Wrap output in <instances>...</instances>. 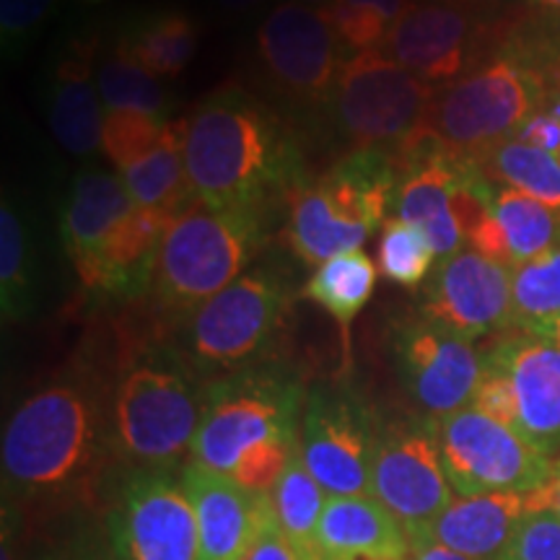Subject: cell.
Instances as JSON below:
<instances>
[{
	"label": "cell",
	"mask_w": 560,
	"mask_h": 560,
	"mask_svg": "<svg viewBox=\"0 0 560 560\" xmlns=\"http://www.w3.org/2000/svg\"><path fill=\"white\" fill-rule=\"evenodd\" d=\"M187 501L198 524L202 560H242L255 540L262 499L244 490L231 475L187 462L179 472Z\"/></svg>",
	"instance_id": "cell-19"
},
{
	"label": "cell",
	"mask_w": 560,
	"mask_h": 560,
	"mask_svg": "<svg viewBox=\"0 0 560 560\" xmlns=\"http://www.w3.org/2000/svg\"><path fill=\"white\" fill-rule=\"evenodd\" d=\"M550 73L552 66L535 50L506 47L462 79L436 89L416 140H429L452 159H480L542 112Z\"/></svg>",
	"instance_id": "cell-3"
},
{
	"label": "cell",
	"mask_w": 560,
	"mask_h": 560,
	"mask_svg": "<svg viewBox=\"0 0 560 560\" xmlns=\"http://www.w3.org/2000/svg\"><path fill=\"white\" fill-rule=\"evenodd\" d=\"M408 560H472V558L444 548V545L433 542V540H429V537H416V540H410Z\"/></svg>",
	"instance_id": "cell-43"
},
{
	"label": "cell",
	"mask_w": 560,
	"mask_h": 560,
	"mask_svg": "<svg viewBox=\"0 0 560 560\" xmlns=\"http://www.w3.org/2000/svg\"><path fill=\"white\" fill-rule=\"evenodd\" d=\"M262 244V210L210 208L192 198L161 236L151 291L172 312H195L244 276Z\"/></svg>",
	"instance_id": "cell-5"
},
{
	"label": "cell",
	"mask_w": 560,
	"mask_h": 560,
	"mask_svg": "<svg viewBox=\"0 0 560 560\" xmlns=\"http://www.w3.org/2000/svg\"><path fill=\"white\" fill-rule=\"evenodd\" d=\"M170 122L164 117L140 115V112H107L102 138L104 156L122 174L156 149Z\"/></svg>",
	"instance_id": "cell-36"
},
{
	"label": "cell",
	"mask_w": 560,
	"mask_h": 560,
	"mask_svg": "<svg viewBox=\"0 0 560 560\" xmlns=\"http://www.w3.org/2000/svg\"><path fill=\"white\" fill-rule=\"evenodd\" d=\"M480 32V19L465 5L412 0L392 26L382 50L439 89L475 68Z\"/></svg>",
	"instance_id": "cell-17"
},
{
	"label": "cell",
	"mask_w": 560,
	"mask_h": 560,
	"mask_svg": "<svg viewBox=\"0 0 560 560\" xmlns=\"http://www.w3.org/2000/svg\"><path fill=\"white\" fill-rule=\"evenodd\" d=\"M560 317V247L514 270V327L540 330Z\"/></svg>",
	"instance_id": "cell-35"
},
{
	"label": "cell",
	"mask_w": 560,
	"mask_h": 560,
	"mask_svg": "<svg viewBox=\"0 0 560 560\" xmlns=\"http://www.w3.org/2000/svg\"><path fill=\"white\" fill-rule=\"evenodd\" d=\"M369 495L402 524L408 537L425 532L457 499L444 457L436 420H400L380 429Z\"/></svg>",
	"instance_id": "cell-13"
},
{
	"label": "cell",
	"mask_w": 560,
	"mask_h": 560,
	"mask_svg": "<svg viewBox=\"0 0 560 560\" xmlns=\"http://www.w3.org/2000/svg\"><path fill=\"white\" fill-rule=\"evenodd\" d=\"M418 314L467 340L514 330V270L475 249H459L433 268Z\"/></svg>",
	"instance_id": "cell-16"
},
{
	"label": "cell",
	"mask_w": 560,
	"mask_h": 560,
	"mask_svg": "<svg viewBox=\"0 0 560 560\" xmlns=\"http://www.w3.org/2000/svg\"><path fill=\"white\" fill-rule=\"evenodd\" d=\"M32 257L24 221L9 198L0 202V306L5 322L32 312Z\"/></svg>",
	"instance_id": "cell-32"
},
{
	"label": "cell",
	"mask_w": 560,
	"mask_h": 560,
	"mask_svg": "<svg viewBox=\"0 0 560 560\" xmlns=\"http://www.w3.org/2000/svg\"><path fill=\"white\" fill-rule=\"evenodd\" d=\"M376 257H380L382 276L408 291L423 289L433 272V262L439 260L425 231L397 215L384 221Z\"/></svg>",
	"instance_id": "cell-33"
},
{
	"label": "cell",
	"mask_w": 560,
	"mask_h": 560,
	"mask_svg": "<svg viewBox=\"0 0 560 560\" xmlns=\"http://www.w3.org/2000/svg\"><path fill=\"white\" fill-rule=\"evenodd\" d=\"M198 24L185 11H156L130 21L117 47L153 79H177L198 52Z\"/></svg>",
	"instance_id": "cell-26"
},
{
	"label": "cell",
	"mask_w": 560,
	"mask_h": 560,
	"mask_svg": "<svg viewBox=\"0 0 560 560\" xmlns=\"http://www.w3.org/2000/svg\"><path fill=\"white\" fill-rule=\"evenodd\" d=\"M317 545L325 560H405L408 532L374 495H330Z\"/></svg>",
	"instance_id": "cell-23"
},
{
	"label": "cell",
	"mask_w": 560,
	"mask_h": 560,
	"mask_svg": "<svg viewBox=\"0 0 560 560\" xmlns=\"http://www.w3.org/2000/svg\"><path fill=\"white\" fill-rule=\"evenodd\" d=\"M86 3H100V0H86Z\"/></svg>",
	"instance_id": "cell-50"
},
{
	"label": "cell",
	"mask_w": 560,
	"mask_h": 560,
	"mask_svg": "<svg viewBox=\"0 0 560 560\" xmlns=\"http://www.w3.org/2000/svg\"><path fill=\"white\" fill-rule=\"evenodd\" d=\"M37 560H115V558H112L109 542L96 540V537H73V540L55 545L52 550L42 552Z\"/></svg>",
	"instance_id": "cell-42"
},
{
	"label": "cell",
	"mask_w": 560,
	"mask_h": 560,
	"mask_svg": "<svg viewBox=\"0 0 560 560\" xmlns=\"http://www.w3.org/2000/svg\"><path fill=\"white\" fill-rule=\"evenodd\" d=\"M96 83L107 112H140V115L164 117L170 120V96L159 79H153L149 70L132 62L120 47L107 55L96 70Z\"/></svg>",
	"instance_id": "cell-31"
},
{
	"label": "cell",
	"mask_w": 560,
	"mask_h": 560,
	"mask_svg": "<svg viewBox=\"0 0 560 560\" xmlns=\"http://www.w3.org/2000/svg\"><path fill=\"white\" fill-rule=\"evenodd\" d=\"M472 408L520 431L542 454L560 457V346L548 335L506 330L482 350Z\"/></svg>",
	"instance_id": "cell-7"
},
{
	"label": "cell",
	"mask_w": 560,
	"mask_h": 560,
	"mask_svg": "<svg viewBox=\"0 0 560 560\" xmlns=\"http://www.w3.org/2000/svg\"><path fill=\"white\" fill-rule=\"evenodd\" d=\"M392 156L400 170V185L392 206L395 215L425 231L439 260L457 255L465 244L452 210V187L457 179L459 159L446 156L423 138L412 140Z\"/></svg>",
	"instance_id": "cell-18"
},
{
	"label": "cell",
	"mask_w": 560,
	"mask_h": 560,
	"mask_svg": "<svg viewBox=\"0 0 560 560\" xmlns=\"http://www.w3.org/2000/svg\"><path fill=\"white\" fill-rule=\"evenodd\" d=\"M405 560H408V558H405Z\"/></svg>",
	"instance_id": "cell-52"
},
{
	"label": "cell",
	"mask_w": 560,
	"mask_h": 560,
	"mask_svg": "<svg viewBox=\"0 0 560 560\" xmlns=\"http://www.w3.org/2000/svg\"><path fill=\"white\" fill-rule=\"evenodd\" d=\"M327 499H330L327 490L314 480V475L310 470H306L304 459H301V454L296 450V454H293L289 462V467H285V472L280 475V480L276 482V488L270 490V506L285 535H289L299 548L314 552V556H322L317 545V529L322 511L327 506Z\"/></svg>",
	"instance_id": "cell-30"
},
{
	"label": "cell",
	"mask_w": 560,
	"mask_h": 560,
	"mask_svg": "<svg viewBox=\"0 0 560 560\" xmlns=\"http://www.w3.org/2000/svg\"><path fill=\"white\" fill-rule=\"evenodd\" d=\"M392 361L402 389L425 418L472 405L482 380V350L423 314L392 327Z\"/></svg>",
	"instance_id": "cell-15"
},
{
	"label": "cell",
	"mask_w": 560,
	"mask_h": 560,
	"mask_svg": "<svg viewBox=\"0 0 560 560\" xmlns=\"http://www.w3.org/2000/svg\"><path fill=\"white\" fill-rule=\"evenodd\" d=\"M96 42H75L58 62L50 89V130L68 156L89 159L102 149L104 109L94 75Z\"/></svg>",
	"instance_id": "cell-22"
},
{
	"label": "cell",
	"mask_w": 560,
	"mask_h": 560,
	"mask_svg": "<svg viewBox=\"0 0 560 560\" xmlns=\"http://www.w3.org/2000/svg\"><path fill=\"white\" fill-rule=\"evenodd\" d=\"M185 166L192 195L210 208L262 210L301 185L296 140L242 86L215 91L187 117Z\"/></svg>",
	"instance_id": "cell-1"
},
{
	"label": "cell",
	"mask_w": 560,
	"mask_h": 560,
	"mask_svg": "<svg viewBox=\"0 0 560 560\" xmlns=\"http://www.w3.org/2000/svg\"><path fill=\"white\" fill-rule=\"evenodd\" d=\"M412 0H332L330 16L342 50L348 55L382 50L392 26Z\"/></svg>",
	"instance_id": "cell-34"
},
{
	"label": "cell",
	"mask_w": 560,
	"mask_h": 560,
	"mask_svg": "<svg viewBox=\"0 0 560 560\" xmlns=\"http://www.w3.org/2000/svg\"><path fill=\"white\" fill-rule=\"evenodd\" d=\"M299 450V439H270L265 444L252 446L249 452L242 454L236 467L231 470V478L244 490L255 495H270L276 488L280 475L285 472L293 454Z\"/></svg>",
	"instance_id": "cell-37"
},
{
	"label": "cell",
	"mask_w": 560,
	"mask_h": 560,
	"mask_svg": "<svg viewBox=\"0 0 560 560\" xmlns=\"http://www.w3.org/2000/svg\"><path fill=\"white\" fill-rule=\"evenodd\" d=\"M291 289L276 270L255 268L192 312L185 359L195 374H223L262 363L283 330Z\"/></svg>",
	"instance_id": "cell-8"
},
{
	"label": "cell",
	"mask_w": 560,
	"mask_h": 560,
	"mask_svg": "<svg viewBox=\"0 0 560 560\" xmlns=\"http://www.w3.org/2000/svg\"><path fill=\"white\" fill-rule=\"evenodd\" d=\"M120 177L136 206L177 215L195 198L185 166V120H172L156 149Z\"/></svg>",
	"instance_id": "cell-27"
},
{
	"label": "cell",
	"mask_w": 560,
	"mask_h": 560,
	"mask_svg": "<svg viewBox=\"0 0 560 560\" xmlns=\"http://www.w3.org/2000/svg\"><path fill=\"white\" fill-rule=\"evenodd\" d=\"M514 138L560 159V122L556 117H550L548 112H537L535 117H529Z\"/></svg>",
	"instance_id": "cell-41"
},
{
	"label": "cell",
	"mask_w": 560,
	"mask_h": 560,
	"mask_svg": "<svg viewBox=\"0 0 560 560\" xmlns=\"http://www.w3.org/2000/svg\"><path fill=\"white\" fill-rule=\"evenodd\" d=\"M247 560H325L322 556H314V552H306L299 548L296 542L285 535L283 527H280L276 514H272L270 495L262 499V516L260 524H257L255 540H252Z\"/></svg>",
	"instance_id": "cell-40"
},
{
	"label": "cell",
	"mask_w": 560,
	"mask_h": 560,
	"mask_svg": "<svg viewBox=\"0 0 560 560\" xmlns=\"http://www.w3.org/2000/svg\"><path fill=\"white\" fill-rule=\"evenodd\" d=\"M535 509H540L537 490L535 493L457 495L444 509V514L416 537H429L472 560H503L524 516Z\"/></svg>",
	"instance_id": "cell-20"
},
{
	"label": "cell",
	"mask_w": 560,
	"mask_h": 560,
	"mask_svg": "<svg viewBox=\"0 0 560 560\" xmlns=\"http://www.w3.org/2000/svg\"><path fill=\"white\" fill-rule=\"evenodd\" d=\"M436 433L457 495L535 493L548 486L556 465L520 431L472 405L439 418Z\"/></svg>",
	"instance_id": "cell-10"
},
{
	"label": "cell",
	"mask_w": 560,
	"mask_h": 560,
	"mask_svg": "<svg viewBox=\"0 0 560 560\" xmlns=\"http://www.w3.org/2000/svg\"><path fill=\"white\" fill-rule=\"evenodd\" d=\"M380 425L355 392L317 384L306 392L299 454L327 495H369Z\"/></svg>",
	"instance_id": "cell-12"
},
{
	"label": "cell",
	"mask_w": 560,
	"mask_h": 560,
	"mask_svg": "<svg viewBox=\"0 0 560 560\" xmlns=\"http://www.w3.org/2000/svg\"><path fill=\"white\" fill-rule=\"evenodd\" d=\"M265 3H268V0H215V5H219L223 13H231V16H244V13L257 11Z\"/></svg>",
	"instance_id": "cell-45"
},
{
	"label": "cell",
	"mask_w": 560,
	"mask_h": 560,
	"mask_svg": "<svg viewBox=\"0 0 560 560\" xmlns=\"http://www.w3.org/2000/svg\"><path fill=\"white\" fill-rule=\"evenodd\" d=\"M299 3H306V5H312V9H319V11H327L330 9L332 0H299Z\"/></svg>",
	"instance_id": "cell-49"
},
{
	"label": "cell",
	"mask_w": 560,
	"mask_h": 560,
	"mask_svg": "<svg viewBox=\"0 0 560 560\" xmlns=\"http://www.w3.org/2000/svg\"><path fill=\"white\" fill-rule=\"evenodd\" d=\"M467 244L490 260L516 270L560 247V210L509 187H495L488 221Z\"/></svg>",
	"instance_id": "cell-24"
},
{
	"label": "cell",
	"mask_w": 560,
	"mask_h": 560,
	"mask_svg": "<svg viewBox=\"0 0 560 560\" xmlns=\"http://www.w3.org/2000/svg\"><path fill=\"white\" fill-rule=\"evenodd\" d=\"M532 332H542V335H548V338H552L560 346V317H556V319H550L548 325H542L540 330H532Z\"/></svg>",
	"instance_id": "cell-47"
},
{
	"label": "cell",
	"mask_w": 560,
	"mask_h": 560,
	"mask_svg": "<svg viewBox=\"0 0 560 560\" xmlns=\"http://www.w3.org/2000/svg\"><path fill=\"white\" fill-rule=\"evenodd\" d=\"M289 236L291 249L306 265H319L346 252L361 249L371 240L374 229L366 223L353 221L330 192L322 187V182L301 185L289 195Z\"/></svg>",
	"instance_id": "cell-25"
},
{
	"label": "cell",
	"mask_w": 560,
	"mask_h": 560,
	"mask_svg": "<svg viewBox=\"0 0 560 560\" xmlns=\"http://www.w3.org/2000/svg\"><path fill=\"white\" fill-rule=\"evenodd\" d=\"M529 3L545 21H550L552 26L560 30V0H529Z\"/></svg>",
	"instance_id": "cell-46"
},
{
	"label": "cell",
	"mask_w": 560,
	"mask_h": 560,
	"mask_svg": "<svg viewBox=\"0 0 560 560\" xmlns=\"http://www.w3.org/2000/svg\"><path fill=\"white\" fill-rule=\"evenodd\" d=\"M242 560H247V558H242Z\"/></svg>",
	"instance_id": "cell-51"
},
{
	"label": "cell",
	"mask_w": 560,
	"mask_h": 560,
	"mask_svg": "<svg viewBox=\"0 0 560 560\" xmlns=\"http://www.w3.org/2000/svg\"><path fill=\"white\" fill-rule=\"evenodd\" d=\"M304 402L299 376L268 361L210 380L190 459L231 475L252 446L270 439H299Z\"/></svg>",
	"instance_id": "cell-6"
},
{
	"label": "cell",
	"mask_w": 560,
	"mask_h": 560,
	"mask_svg": "<svg viewBox=\"0 0 560 560\" xmlns=\"http://www.w3.org/2000/svg\"><path fill=\"white\" fill-rule=\"evenodd\" d=\"M115 560H202L198 524L179 478L132 470L107 514Z\"/></svg>",
	"instance_id": "cell-14"
},
{
	"label": "cell",
	"mask_w": 560,
	"mask_h": 560,
	"mask_svg": "<svg viewBox=\"0 0 560 560\" xmlns=\"http://www.w3.org/2000/svg\"><path fill=\"white\" fill-rule=\"evenodd\" d=\"M537 501H540V509H552L560 516V457L552 465V475L548 486L537 490Z\"/></svg>",
	"instance_id": "cell-44"
},
{
	"label": "cell",
	"mask_w": 560,
	"mask_h": 560,
	"mask_svg": "<svg viewBox=\"0 0 560 560\" xmlns=\"http://www.w3.org/2000/svg\"><path fill=\"white\" fill-rule=\"evenodd\" d=\"M376 278H380V270L369 255H363L361 249L346 252V255L322 262L314 276L306 280L301 296L314 301L319 310L330 314L348 338L353 319L374 296Z\"/></svg>",
	"instance_id": "cell-28"
},
{
	"label": "cell",
	"mask_w": 560,
	"mask_h": 560,
	"mask_svg": "<svg viewBox=\"0 0 560 560\" xmlns=\"http://www.w3.org/2000/svg\"><path fill=\"white\" fill-rule=\"evenodd\" d=\"M503 560H560V516L556 511H529Z\"/></svg>",
	"instance_id": "cell-39"
},
{
	"label": "cell",
	"mask_w": 560,
	"mask_h": 560,
	"mask_svg": "<svg viewBox=\"0 0 560 560\" xmlns=\"http://www.w3.org/2000/svg\"><path fill=\"white\" fill-rule=\"evenodd\" d=\"M436 86L420 81L384 50L348 55L342 62L332 112L350 151H400L418 138Z\"/></svg>",
	"instance_id": "cell-9"
},
{
	"label": "cell",
	"mask_w": 560,
	"mask_h": 560,
	"mask_svg": "<svg viewBox=\"0 0 560 560\" xmlns=\"http://www.w3.org/2000/svg\"><path fill=\"white\" fill-rule=\"evenodd\" d=\"M255 39L265 75L280 96L304 109L330 107L346 50L327 11L283 0L262 19Z\"/></svg>",
	"instance_id": "cell-11"
},
{
	"label": "cell",
	"mask_w": 560,
	"mask_h": 560,
	"mask_svg": "<svg viewBox=\"0 0 560 560\" xmlns=\"http://www.w3.org/2000/svg\"><path fill=\"white\" fill-rule=\"evenodd\" d=\"M136 208L122 177L100 166H86L75 174L62 208L60 234L79 278L94 268L115 229Z\"/></svg>",
	"instance_id": "cell-21"
},
{
	"label": "cell",
	"mask_w": 560,
	"mask_h": 560,
	"mask_svg": "<svg viewBox=\"0 0 560 560\" xmlns=\"http://www.w3.org/2000/svg\"><path fill=\"white\" fill-rule=\"evenodd\" d=\"M198 374L185 355L156 350L122 371L112 397V444L136 470H170L190 454L202 416Z\"/></svg>",
	"instance_id": "cell-4"
},
{
	"label": "cell",
	"mask_w": 560,
	"mask_h": 560,
	"mask_svg": "<svg viewBox=\"0 0 560 560\" xmlns=\"http://www.w3.org/2000/svg\"><path fill=\"white\" fill-rule=\"evenodd\" d=\"M112 444V412L100 389L81 376H62L13 410L3 431L5 493L26 501L73 493L100 470Z\"/></svg>",
	"instance_id": "cell-2"
},
{
	"label": "cell",
	"mask_w": 560,
	"mask_h": 560,
	"mask_svg": "<svg viewBox=\"0 0 560 560\" xmlns=\"http://www.w3.org/2000/svg\"><path fill=\"white\" fill-rule=\"evenodd\" d=\"M493 185L509 187L560 210V159L511 138L470 161Z\"/></svg>",
	"instance_id": "cell-29"
},
{
	"label": "cell",
	"mask_w": 560,
	"mask_h": 560,
	"mask_svg": "<svg viewBox=\"0 0 560 560\" xmlns=\"http://www.w3.org/2000/svg\"><path fill=\"white\" fill-rule=\"evenodd\" d=\"M60 0H0V47L5 58H19L42 30Z\"/></svg>",
	"instance_id": "cell-38"
},
{
	"label": "cell",
	"mask_w": 560,
	"mask_h": 560,
	"mask_svg": "<svg viewBox=\"0 0 560 560\" xmlns=\"http://www.w3.org/2000/svg\"><path fill=\"white\" fill-rule=\"evenodd\" d=\"M433 3H452V5H465V9H472V5L488 3V0H433Z\"/></svg>",
	"instance_id": "cell-48"
}]
</instances>
